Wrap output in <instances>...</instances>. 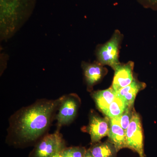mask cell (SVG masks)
<instances>
[{
  "mask_svg": "<svg viewBox=\"0 0 157 157\" xmlns=\"http://www.w3.org/2000/svg\"><path fill=\"white\" fill-rule=\"evenodd\" d=\"M51 157H63V156L62 155H61L60 154V153H58L57 154L54 155L53 156Z\"/></svg>",
  "mask_w": 157,
  "mask_h": 157,
  "instance_id": "obj_18",
  "label": "cell"
},
{
  "mask_svg": "<svg viewBox=\"0 0 157 157\" xmlns=\"http://www.w3.org/2000/svg\"><path fill=\"white\" fill-rule=\"evenodd\" d=\"M127 147L136 152L139 157H145L144 149L143 135L140 116L133 111L130 123L126 132Z\"/></svg>",
  "mask_w": 157,
  "mask_h": 157,
  "instance_id": "obj_4",
  "label": "cell"
},
{
  "mask_svg": "<svg viewBox=\"0 0 157 157\" xmlns=\"http://www.w3.org/2000/svg\"><path fill=\"white\" fill-rule=\"evenodd\" d=\"M127 107L121 98L117 95L115 99L109 105L106 116L109 118H114L120 116Z\"/></svg>",
  "mask_w": 157,
  "mask_h": 157,
  "instance_id": "obj_13",
  "label": "cell"
},
{
  "mask_svg": "<svg viewBox=\"0 0 157 157\" xmlns=\"http://www.w3.org/2000/svg\"><path fill=\"white\" fill-rule=\"evenodd\" d=\"M63 98L39 99L14 112L9 118L6 142L18 147L37 143L48 134Z\"/></svg>",
  "mask_w": 157,
  "mask_h": 157,
  "instance_id": "obj_1",
  "label": "cell"
},
{
  "mask_svg": "<svg viewBox=\"0 0 157 157\" xmlns=\"http://www.w3.org/2000/svg\"><path fill=\"white\" fill-rule=\"evenodd\" d=\"M81 67L89 91L92 90L93 86L100 82L107 72V69L97 61L92 63L82 62Z\"/></svg>",
  "mask_w": 157,
  "mask_h": 157,
  "instance_id": "obj_8",
  "label": "cell"
},
{
  "mask_svg": "<svg viewBox=\"0 0 157 157\" xmlns=\"http://www.w3.org/2000/svg\"><path fill=\"white\" fill-rule=\"evenodd\" d=\"M143 3L146 7L157 10V0H143Z\"/></svg>",
  "mask_w": 157,
  "mask_h": 157,
  "instance_id": "obj_16",
  "label": "cell"
},
{
  "mask_svg": "<svg viewBox=\"0 0 157 157\" xmlns=\"http://www.w3.org/2000/svg\"><path fill=\"white\" fill-rule=\"evenodd\" d=\"M108 141L115 147L117 151L127 147L126 132L121 126L118 117L109 118Z\"/></svg>",
  "mask_w": 157,
  "mask_h": 157,
  "instance_id": "obj_9",
  "label": "cell"
},
{
  "mask_svg": "<svg viewBox=\"0 0 157 157\" xmlns=\"http://www.w3.org/2000/svg\"><path fill=\"white\" fill-rule=\"evenodd\" d=\"M109 130V118L101 117L94 111H91L89 122L82 130L90 136L92 144L100 142L103 137L108 136Z\"/></svg>",
  "mask_w": 157,
  "mask_h": 157,
  "instance_id": "obj_6",
  "label": "cell"
},
{
  "mask_svg": "<svg viewBox=\"0 0 157 157\" xmlns=\"http://www.w3.org/2000/svg\"><path fill=\"white\" fill-rule=\"evenodd\" d=\"M134 63L129 61L126 63H120L113 69L114 76L111 87L116 92L131 84L135 78L133 74Z\"/></svg>",
  "mask_w": 157,
  "mask_h": 157,
  "instance_id": "obj_7",
  "label": "cell"
},
{
  "mask_svg": "<svg viewBox=\"0 0 157 157\" xmlns=\"http://www.w3.org/2000/svg\"><path fill=\"white\" fill-rule=\"evenodd\" d=\"M84 157H94L91 154V153L88 150H87V151H86V153Z\"/></svg>",
  "mask_w": 157,
  "mask_h": 157,
  "instance_id": "obj_17",
  "label": "cell"
},
{
  "mask_svg": "<svg viewBox=\"0 0 157 157\" xmlns=\"http://www.w3.org/2000/svg\"><path fill=\"white\" fill-rule=\"evenodd\" d=\"M63 96V99L58 110V113L55 117L57 129L59 130L61 127L69 124L73 121L80 105V100L76 94H70Z\"/></svg>",
  "mask_w": 157,
  "mask_h": 157,
  "instance_id": "obj_5",
  "label": "cell"
},
{
  "mask_svg": "<svg viewBox=\"0 0 157 157\" xmlns=\"http://www.w3.org/2000/svg\"><path fill=\"white\" fill-rule=\"evenodd\" d=\"M134 109L133 107H127L123 113L120 116L118 117L121 126L125 132H126L132 119Z\"/></svg>",
  "mask_w": 157,
  "mask_h": 157,
  "instance_id": "obj_15",
  "label": "cell"
},
{
  "mask_svg": "<svg viewBox=\"0 0 157 157\" xmlns=\"http://www.w3.org/2000/svg\"><path fill=\"white\" fill-rule=\"evenodd\" d=\"M124 36L116 30L109 40L97 46L95 54L97 61L103 66L108 65L113 69L120 63L119 53Z\"/></svg>",
  "mask_w": 157,
  "mask_h": 157,
  "instance_id": "obj_2",
  "label": "cell"
},
{
  "mask_svg": "<svg viewBox=\"0 0 157 157\" xmlns=\"http://www.w3.org/2000/svg\"><path fill=\"white\" fill-rule=\"evenodd\" d=\"M66 147V142L59 130L47 134L36 143L29 157H51L59 153Z\"/></svg>",
  "mask_w": 157,
  "mask_h": 157,
  "instance_id": "obj_3",
  "label": "cell"
},
{
  "mask_svg": "<svg viewBox=\"0 0 157 157\" xmlns=\"http://www.w3.org/2000/svg\"><path fill=\"white\" fill-rule=\"evenodd\" d=\"M87 149L83 147H66L60 153L63 157H84Z\"/></svg>",
  "mask_w": 157,
  "mask_h": 157,
  "instance_id": "obj_14",
  "label": "cell"
},
{
  "mask_svg": "<svg viewBox=\"0 0 157 157\" xmlns=\"http://www.w3.org/2000/svg\"><path fill=\"white\" fill-rule=\"evenodd\" d=\"M145 86V83L138 81L135 77L131 84L120 90L116 94L123 100L127 107H132L137 94Z\"/></svg>",
  "mask_w": 157,
  "mask_h": 157,
  "instance_id": "obj_10",
  "label": "cell"
},
{
  "mask_svg": "<svg viewBox=\"0 0 157 157\" xmlns=\"http://www.w3.org/2000/svg\"><path fill=\"white\" fill-rule=\"evenodd\" d=\"M88 150L94 157H117L115 147L108 140L93 144Z\"/></svg>",
  "mask_w": 157,
  "mask_h": 157,
  "instance_id": "obj_12",
  "label": "cell"
},
{
  "mask_svg": "<svg viewBox=\"0 0 157 157\" xmlns=\"http://www.w3.org/2000/svg\"><path fill=\"white\" fill-rule=\"evenodd\" d=\"M91 95L98 109L106 115L109 105L115 99L116 92L110 87L107 89L94 92Z\"/></svg>",
  "mask_w": 157,
  "mask_h": 157,
  "instance_id": "obj_11",
  "label": "cell"
}]
</instances>
